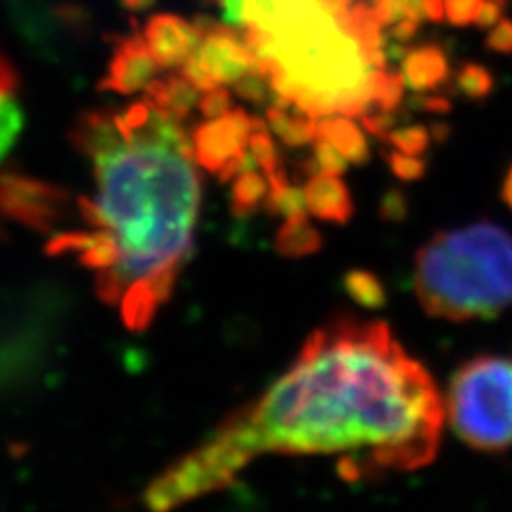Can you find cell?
Masks as SVG:
<instances>
[{
    "label": "cell",
    "mask_w": 512,
    "mask_h": 512,
    "mask_svg": "<svg viewBox=\"0 0 512 512\" xmlns=\"http://www.w3.org/2000/svg\"><path fill=\"white\" fill-rule=\"evenodd\" d=\"M414 291L451 323L498 316L512 306V235L491 222L438 233L416 254Z\"/></svg>",
    "instance_id": "3"
},
{
    "label": "cell",
    "mask_w": 512,
    "mask_h": 512,
    "mask_svg": "<svg viewBox=\"0 0 512 512\" xmlns=\"http://www.w3.org/2000/svg\"><path fill=\"white\" fill-rule=\"evenodd\" d=\"M483 5L485 0H444L446 22L453 26L476 24V18Z\"/></svg>",
    "instance_id": "16"
},
{
    "label": "cell",
    "mask_w": 512,
    "mask_h": 512,
    "mask_svg": "<svg viewBox=\"0 0 512 512\" xmlns=\"http://www.w3.org/2000/svg\"><path fill=\"white\" fill-rule=\"evenodd\" d=\"M495 88V77L478 62H463L455 75V90L466 96L468 101H485Z\"/></svg>",
    "instance_id": "13"
},
{
    "label": "cell",
    "mask_w": 512,
    "mask_h": 512,
    "mask_svg": "<svg viewBox=\"0 0 512 512\" xmlns=\"http://www.w3.org/2000/svg\"><path fill=\"white\" fill-rule=\"evenodd\" d=\"M229 109H231V94L224 86H216L203 92L199 101V111L205 116V120L227 114Z\"/></svg>",
    "instance_id": "19"
},
{
    "label": "cell",
    "mask_w": 512,
    "mask_h": 512,
    "mask_svg": "<svg viewBox=\"0 0 512 512\" xmlns=\"http://www.w3.org/2000/svg\"><path fill=\"white\" fill-rule=\"evenodd\" d=\"M485 47L495 54H512V18L500 20L485 39Z\"/></svg>",
    "instance_id": "21"
},
{
    "label": "cell",
    "mask_w": 512,
    "mask_h": 512,
    "mask_svg": "<svg viewBox=\"0 0 512 512\" xmlns=\"http://www.w3.org/2000/svg\"><path fill=\"white\" fill-rule=\"evenodd\" d=\"M201 22V41L195 54L180 69L201 90L233 86L237 79L259 69L244 35L214 22Z\"/></svg>",
    "instance_id": "5"
},
{
    "label": "cell",
    "mask_w": 512,
    "mask_h": 512,
    "mask_svg": "<svg viewBox=\"0 0 512 512\" xmlns=\"http://www.w3.org/2000/svg\"><path fill=\"white\" fill-rule=\"evenodd\" d=\"M15 86H18V77H15L13 69L9 67V62L0 56V88L15 90Z\"/></svg>",
    "instance_id": "27"
},
{
    "label": "cell",
    "mask_w": 512,
    "mask_h": 512,
    "mask_svg": "<svg viewBox=\"0 0 512 512\" xmlns=\"http://www.w3.org/2000/svg\"><path fill=\"white\" fill-rule=\"evenodd\" d=\"M314 158H316L320 173L342 175L346 171V167H348V160L325 139H316Z\"/></svg>",
    "instance_id": "18"
},
{
    "label": "cell",
    "mask_w": 512,
    "mask_h": 512,
    "mask_svg": "<svg viewBox=\"0 0 512 512\" xmlns=\"http://www.w3.org/2000/svg\"><path fill=\"white\" fill-rule=\"evenodd\" d=\"M425 18L429 22H444V0H425Z\"/></svg>",
    "instance_id": "26"
},
{
    "label": "cell",
    "mask_w": 512,
    "mask_h": 512,
    "mask_svg": "<svg viewBox=\"0 0 512 512\" xmlns=\"http://www.w3.org/2000/svg\"><path fill=\"white\" fill-rule=\"evenodd\" d=\"M254 122L256 118H250L244 109H229L227 114L199 124L192 133L199 165L207 171L222 173V178L254 167L256 163L250 154Z\"/></svg>",
    "instance_id": "6"
},
{
    "label": "cell",
    "mask_w": 512,
    "mask_h": 512,
    "mask_svg": "<svg viewBox=\"0 0 512 512\" xmlns=\"http://www.w3.org/2000/svg\"><path fill=\"white\" fill-rule=\"evenodd\" d=\"M399 73H402L406 88L416 94L434 92L446 86L451 77V64L442 43H421L408 47L402 60H399Z\"/></svg>",
    "instance_id": "9"
},
{
    "label": "cell",
    "mask_w": 512,
    "mask_h": 512,
    "mask_svg": "<svg viewBox=\"0 0 512 512\" xmlns=\"http://www.w3.org/2000/svg\"><path fill=\"white\" fill-rule=\"evenodd\" d=\"M410 107L429 111V114H448V111H451V101L444 99V96H440V94L423 92L419 96H414V99L410 101Z\"/></svg>",
    "instance_id": "24"
},
{
    "label": "cell",
    "mask_w": 512,
    "mask_h": 512,
    "mask_svg": "<svg viewBox=\"0 0 512 512\" xmlns=\"http://www.w3.org/2000/svg\"><path fill=\"white\" fill-rule=\"evenodd\" d=\"M444 402L434 378L378 320L316 329L293 365L143 491L150 512L227 489L263 455H344L365 472H408L436 457Z\"/></svg>",
    "instance_id": "1"
},
{
    "label": "cell",
    "mask_w": 512,
    "mask_h": 512,
    "mask_svg": "<svg viewBox=\"0 0 512 512\" xmlns=\"http://www.w3.org/2000/svg\"><path fill=\"white\" fill-rule=\"evenodd\" d=\"M24 126V114L18 101L13 99V90L0 88V160L15 146Z\"/></svg>",
    "instance_id": "14"
},
{
    "label": "cell",
    "mask_w": 512,
    "mask_h": 512,
    "mask_svg": "<svg viewBox=\"0 0 512 512\" xmlns=\"http://www.w3.org/2000/svg\"><path fill=\"white\" fill-rule=\"evenodd\" d=\"M306 210L323 220L344 222L352 214V199L338 175L318 173L303 190Z\"/></svg>",
    "instance_id": "10"
},
{
    "label": "cell",
    "mask_w": 512,
    "mask_h": 512,
    "mask_svg": "<svg viewBox=\"0 0 512 512\" xmlns=\"http://www.w3.org/2000/svg\"><path fill=\"white\" fill-rule=\"evenodd\" d=\"M429 128L423 124H412V126H404L397 128V131H391L387 135V139L391 141V146L397 148L399 152L416 156L423 154L429 146Z\"/></svg>",
    "instance_id": "15"
},
{
    "label": "cell",
    "mask_w": 512,
    "mask_h": 512,
    "mask_svg": "<svg viewBox=\"0 0 512 512\" xmlns=\"http://www.w3.org/2000/svg\"><path fill=\"white\" fill-rule=\"evenodd\" d=\"M446 419L455 434L478 451L512 446V359L476 357L448 384Z\"/></svg>",
    "instance_id": "4"
},
{
    "label": "cell",
    "mask_w": 512,
    "mask_h": 512,
    "mask_svg": "<svg viewBox=\"0 0 512 512\" xmlns=\"http://www.w3.org/2000/svg\"><path fill=\"white\" fill-rule=\"evenodd\" d=\"M316 139H325L348 163L363 165L370 158V146L361 128L344 114H329L316 120Z\"/></svg>",
    "instance_id": "12"
},
{
    "label": "cell",
    "mask_w": 512,
    "mask_h": 512,
    "mask_svg": "<svg viewBox=\"0 0 512 512\" xmlns=\"http://www.w3.org/2000/svg\"><path fill=\"white\" fill-rule=\"evenodd\" d=\"M205 90L195 86L190 79L178 71L167 77H156L146 88V99L158 109L167 111L169 116L186 120L192 109H199V101Z\"/></svg>",
    "instance_id": "11"
},
{
    "label": "cell",
    "mask_w": 512,
    "mask_h": 512,
    "mask_svg": "<svg viewBox=\"0 0 512 512\" xmlns=\"http://www.w3.org/2000/svg\"><path fill=\"white\" fill-rule=\"evenodd\" d=\"M160 69L163 67L156 62L143 35H133L120 41L101 88L118 94H135L139 90H146L158 77Z\"/></svg>",
    "instance_id": "8"
},
{
    "label": "cell",
    "mask_w": 512,
    "mask_h": 512,
    "mask_svg": "<svg viewBox=\"0 0 512 512\" xmlns=\"http://www.w3.org/2000/svg\"><path fill=\"white\" fill-rule=\"evenodd\" d=\"M348 286H350V293L355 295L361 303H372L374 306V303H378L382 297L378 282L367 274H355L348 280Z\"/></svg>",
    "instance_id": "22"
},
{
    "label": "cell",
    "mask_w": 512,
    "mask_h": 512,
    "mask_svg": "<svg viewBox=\"0 0 512 512\" xmlns=\"http://www.w3.org/2000/svg\"><path fill=\"white\" fill-rule=\"evenodd\" d=\"M502 197H504V201L508 203V207H510V210H512V167L508 169V175H506V180H504Z\"/></svg>",
    "instance_id": "28"
},
{
    "label": "cell",
    "mask_w": 512,
    "mask_h": 512,
    "mask_svg": "<svg viewBox=\"0 0 512 512\" xmlns=\"http://www.w3.org/2000/svg\"><path fill=\"white\" fill-rule=\"evenodd\" d=\"M387 160H389L391 169L395 171V175H399V178H404V180H416V178H421V175L425 173V163H423V160L414 158L410 154L389 152Z\"/></svg>",
    "instance_id": "20"
},
{
    "label": "cell",
    "mask_w": 512,
    "mask_h": 512,
    "mask_svg": "<svg viewBox=\"0 0 512 512\" xmlns=\"http://www.w3.org/2000/svg\"><path fill=\"white\" fill-rule=\"evenodd\" d=\"M506 7H508V0H485V5L476 18V26L478 28L495 26L500 20H504Z\"/></svg>",
    "instance_id": "23"
},
{
    "label": "cell",
    "mask_w": 512,
    "mask_h": 512,
    "mask_svg": "<svg viewBox=\"0 0 512 512\" xmlns=\"http://www.w3.org/2000/svg\"><path fill=\"white\" fill-rule=\"evenodd\" d=\"M370 7L380 28H391L404 18H410L408 0H372Z\"/></svg>",
    "instance_id": "17"
},
{
    "label": "cell",
    "mask_w": 512,
    "mask_h": 512,
    "mask_svg": "<svg viewBox=\"0 0 512 512\" xmlns=\"http://www.w3.org/2000/svg\"><path fill=\"white\" fill-rule=\"evenodd\" d=\"M143 39L160 67L180 71L201 41V22L190 24L180 15L160 13L146 24Z\"/></svg>",
    "instance_id": "7"
},
{
    "label": "cell",
    "mask_w": 512,
    "mask_h": 512,
    "mask_svg": "<svg viewBox=\"0 0 512 512\" xmlns=\"http://www.w3.org/2000/svg\"><path fill=\"white\" fill-rule=\"evenodd\" d=\"M423 22L414 20V18H404L402 22H397L391 26V32H389V39L395 41V43H410L416 35H419V28H421Z\"/></svg>",
    "instance_id": "25"
},
{
    "label": "cell",
    "mask_w": 512,
    "mask_h": 512,
    "mask_svg": "<svg viewBox=\"0 0 512 512\" xmlns=\"http://www.w3.org/2000/svg\"><path fill=\"white\" fill-rule=\"evenodd\" d=\"M90 160L84 229L69 244L122 323L141 331L165 306L195 244L199 160L182 120L148 99L88 111L73 131Z\"/></svg>",
    "instance_id": "2"
}]
</instances>
